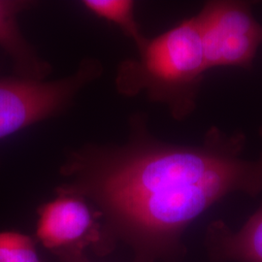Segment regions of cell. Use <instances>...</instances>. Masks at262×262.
<instances>
[{
	"label": "cell",
	"instance_id": "cell-1",
	"mask_svg": "<svg viewBox=\"0 0 262 262\" xmlns=\"http://www.w3.org/2000/svg\"><path fill=\"white\" fill-rule=\"evenodd\" d=\"M243 131H206L196 145L159 140L144 115L130 119L122 145H84L66 169L91 177L92 188L111 215L145 237L167 239L233 193L262 194V152L246 159Z\"/></svg>",
	"mask_w": 262,
	"mask_h": 262
},
{
	"label": "cell",
	"instance_id": "cell-2",
	"mask_svg": "<svg viewBox=\"0 0 262 262\" xmlns=\"http://www.w3.org/2000/svg\"><path fill=\"white\" fill-rule=\"evenodd\" d=\"M207 71L196 20L191 17L148 38L138 50V57L122 61L116 88L128 97L145 94L150 101L164 105L171 117L181 122L196 109Z\"/></svg>",
	"mask_w": 262,
	"mask_h": 262
},
{
	"label": "cell",
	"instance_id": "cell-3",
	"mask_svg": "<svg viewBox=\"0 0 262 262\" xmlns=\"http://www.w3.org/2000/svg\"><path fill=\"white\" fill-rule=\"evenodd\" d=\"M102 73V63L89 57L72 74L54 81L0 78V140L66 112L82 90Z\"/></svg>",
	"mask_w": 262,
	"mask_h": 262
},
{
	"label": "cell",
	"instance_id": "cell-4",
	"mask_svg": "<svg viewBox=\"0 0 262 262\" xmlns=\"http://www.w3.org/2000/svg\"><path fill=\"white\" fill-rule=\"evenodd\" d=\"M193 17L208 71L253 67L262 45V25L254 18L251 2L210 0Z\"/></svg>",
	"mask_w": 262,
	"mask_h": 262
},
{
	"label": "cell",
	"instance_id": "cell-5",
	"mask_svg": "<svg viewBox=\"0 0 262 262\" xmlns=\"http://www.w3.org/2000/svg\"><path fill=\"white\" fill-rule=\"evenodd\" d=\"M94 221L84 200L64 193L42 207L39 213L37 235L50 249H58L82 242L94 234Z\"/></svg>",
	"mask_w": 262,
	"mask_h": 262
},
{
	"label": "cell",
	"instance_id": "cell-6",
	"mask_svg": "<svg viewBox=\"0 0 262 262\" xmlns=\"http://www.w3.org/2000/svg\"><path fill=\"white\" fill-rule=\"evenodd\" d=\"M33 4L24 0H0V48L11 58L16 76L45 81L52 72V66L38 55L18 24L19 14Z\"/></svg>",
	"mask_w": 262,
	"mask_h": 262
},
{
	"label": "cell",
	"instance_id": "cell-7",
	"mask_svg": "<svg viewBox=\"0 0 262 262\" xmlns=\"http://www.w3.org/2000/svg\"><path fill=\"white\" fill-rule=\"evenodd\" d=\"M206 247L216 262H262V204L238 231L213 222L207 228Z\"/></svg>",
	"mask_w": 262,
	"mask_h": 262
},
{
	"label": "cell",
	"instance_id": "cell-8",
	"mask_svg": "<svg viewBox=\"0 0 262 262\" xmlns=\"http://www.w3.org/2000/svg\"><path fill=\"white\" fill-rule=\"evenodd\" d=\"M83 5L95 16L117 26L139 50L148 40L135 18V4L130 0H84Z\"/></svg>",
	"mask_w": 262,
	"mask_h": 262
},
{
	"label": "cell",
	"instance_id": "cell-9",
	"mask_svg": "<svg viewBox=\"0 0 262 262\" xmlns=\"http://www.w3.org/2000/svg\"><path fill=\"white\" fill-rule=\"evenodd\" d=\"M0 262H42L31 239L15 231L0 232Z\"/></svg>",
	"mask_w": 262,
	"mask_h": 262
},
{
	"label": "cell",
	"instance_id": "cell-10",
	"mask_svg": "<svg viewBox=\"0 0 262 262\" xmlns=\"http://www.w3.org/2000/svg\"><path fill=\"white\" fill-rule=\"evenodd\" d=\"M258 133H259V136L262 138V125L259 127V130H258Z\"/></svg>",
	"mask_w": 262,
	"mask_h": 262
}]
</instances>
